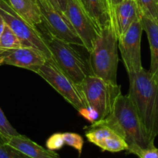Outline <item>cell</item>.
I'll return each instance as SVG.
<instances>
[{
  "mask_svg": "<svg viewBox=\"0 0 158 158\" xmlns=\"http://www.w3.org/2000/svg\"><path fill=\"white\" fill-rule=\"evenodd\" d=\"M103 126L110 128L125 140L127 154H133L140 149L154 147V141L150 138L142 125L135 107L128 95L120 94L116 99L110 113L103 120L91 123V127Z\"/></svg>",
  "mask_w": 158,
  "mask_h": 158,
  "instance_id": "cell-1",
  "label": "cell"
},
{
  "mask_svg": "<svg viewBox=\"0 0 158 158\" xmlns=\"http://www.w3.org/2000/svg\"><path fill=\"white\" fill-rule=\"evenodd\" d=\"M127 74V95L147 134L154 141L158 136V77L143 68Z\"/></svg>",
  "mask_w": 158,
  "mask_h": 158,
  "instance_id": "cell-2",
  "label": "cell"
},
{
  "mask_svg": "<svg viewBox=\"0 0 158 158\" xmlns=\"http://www.w3.org/2000/svg\"><path fill=\"white\" fill-rule=\"evenodd\" d=\"M118 63V38L110 20L100 29L94 49L89 52L88 63L92 75L117 85Z\"/></svg>",
  "mask_w": 158,
  "mask_h": 158,
  "instance_id": "cell-3",
  "label": "cell"
},
{
  "mask_svg": "<svg viewBox=\"0 0 158 158\" xmlns=\"http://www.w3.org/2000/svg\"><path fill=\"white\" fill-rule=\"evenodd\" d=\"M41 33L52 60L76 84L80 86L87 76L92 75L89 64L72 44L53 36L44 29Z\"/></svg>",
  "mask_w": 158,
  "mask_h": 158,
  "instance_id": "cell-4",
  "label": "cell"
},
{
  "mask_svg": "<svg viewBox=\"0 0 158 158\" xmlns=\"http://www.w3.org/2000/svg\"><path fill=\"white\" fill-rule=\"evenodd\" d=\"M79 86L88 106L98 113V121L107 117L116 99L122 94L119 85L111 84L94 75L87 76Z\"/></svg>",
  "mask_w": 158,
  "mask_h": 158,
  "instance_id": "cell-5",
  "label": "cell"
},
{
  "mask_svg": "<svg viewBox=\"0 0 158 158\" xmlns=\"http://www.w3.org/2000/svg\"><path fill=\"white\" fill-rule=\"evenodd\" d=\"M0 15L18 36L24 47L33 48L42 52L46 59H52L46 40L39 28L31 25L16 13L7 0H0Z\"/></svg>",
  "mask_w": 158,
  "mask_h": 158,
  "instance_id": "cell-6",
  "label": "cell"
},
{
  "mask_svg": "<svg viewBox=\"0 0 158 158\" xmlns=\"http://www.w3.org/2000/svg\"><path fill=\"white\" fill-rule=\"evenodd\" d=\"M77 111L88 106L80 86L76 84L54 62L47 59L35 71Z\"/></svg>",
  "mask_w": 158,
  "mask_h": 158,
  "instance_id": "cell-7",
  "label": "cell"
},
{
  "mask_svg": "<svg viewBox=\"0 0 158 158\" xmlns=\"http://www.w3.org/2000/svg\"><path fill=\"white\" fill-rule=\"evenodd\" d=\"M42 16L43 29L53 36L83 47V43L66 16L52 7L48 0H37Z\"/></svg>",
  "mask_w": 158,
  "mask_h": 158,
  "instance_id": "cell-8",
  "label": "cell"
},
{
  "mask_svg": "<svg viewBox=\"0 0 158 158\" xmlns=\"http://www.w3.org/2000/svg\"><path fill=\"white\" fill-rule=\"evenodd\" d=\"M143 31L140 16L118 39V48L121 52L122 60L127 73H136L143 68L140 50Z\"/></svg>",
  "mask_w": 158,
  "mask_h": 158,
  "instance_id": "cell-9",
  "label": "cell"
},
{
  "mask_svg": "<svg viewBox=\"0 0 158 158\" xmlns=\"http://www.w3.org/2000/svg\"><path fill=\"white\" fill-rule=\"evenodd\" d=\"M65 15L83 43V47L90 52L100 35V30L83 9L78 0H67Z\"/></svg>",
  "mask_w": 158,
  "mask_h": 158,
  "instance_id": "cell-10",
  "label": "cell"
},
{
  "mask_svg": "<svg viewBox=\"0 0 158 158\" xmlns=\"http://www.w3.org/2000/svg\"><path fill=\"white\" fill-rule=\"evenodd\" d=\"M47 59L37 49L32 47L0 51V66H16L35 72Z\"/></svg>",
  "mask_w": 158,
  "mask_h": 158,
  "instance_id": "cell-11",
  "label": "cell"
},
{
  "mask_svg": "<svg viewBox=\"0 0 158 158\" xmlns=\"http://www.w3.org/2000/svg\"><path fill=\"white\" fill-rule=\"evenodd\" d=\"M110 14L118 39L126 32L136 19L141 16L135 0H124L111 6Z\"/></svg>",
  "mask_w": 158,
  "mask_h": 158,
  "instance_id": "cell-12",
  "label": "cell"
},
{
  "mask_svg": "<svg viewBox=\"0 0 158 158\" xmlns=\"http://www.w3.org/2000/svg\"><path fill=\"white\" fill-rule=\"evenodd\" d=\"M0 135L5 143L30 158H61L54 151L44 148L22 134Z\"/></svg>",
  "mask_w": 158,
  "mask_h": 158,
  "instance_id": "cell-13",
  "label": "cell"
},
{
  "mask_svg": "<svg viewBox=\"0 0 158 158\" xmlns=\"http://www.w3.org/2000/svg\"><path fill=\"white\" fill-rule=\"evenodd\" d=\"M86 13L100 29L110 22L108 0H78Z\"/></svg>",
  "mask_w": 158,
  "mask_h": 158,
  "instance_id": "cell-14",
  "label": "cell"
},
{
  "mask_svg": "<svg viewBox=\"0 0 158 158\" xmlns=\"http://www.w3.org/2000/svg\"><path fill=\"white\" fill-rule=\"evenodd\" d=\"M16 13L34 26L42 24V16L37 0H7Z\"/></svg>",
  "mask_w": 158,
  "mask_h": 158,
  "instance_id": "cell-15",
  "label": "cell"
},
{
  "mask_svg": "<svg viewBox=\"0 0 158 158\" xmlns=\"http://www.w3.org/2000/svg\"><path fill=\"white\" fill-rule=\"evenodd\" d=\"M143 31L148 35L151 49V69L150 72L158 77V25L155 22L141 15Z\"/></svg>",
  "mask_w": 158,
  "mask_h": 158,
  "instance_id": "cell-16",
  "label": "cell"
},
{
  "mask_svg": "<svg viewBox=\"0 0 158 158\" xmlns=\"http://www.w3.org/2000/svg\"><path fill=\"white\" fill-rule=\"evenodd\" d=\"M96 146L99 147L103 151H109L112 153L127 151L128 148L125 140L116 133L102 140Z\"/></svg>",
  "mask_w": 158,
  "mask_h": 158,
  "instance_id": "cell-17",
  "label": "cell"
},
{
  "mask_svg": "<svg viewBox=\"0 0 158 158\" xmlns=\"http://www.w3.org/2000/svg\"><path fill=\"white\" fill-rule=\"evenodd\" d=\"M24 47L19 39L6 24L3 32L0 36V51Z\"/></svg>",
  "mask_w": 158,
  "mask_h": 158,
  "instance_id": "cell-18",
  "label": "cell"
},
{
  "mask_svg": "<svg viewBox=\"0 0 158 158\" xmlns=\"http://www.w3.org/2000/svg\"><path fill=\"white\" fill-rule=\"evenodd\" d=\"M141 15L155 22L158 25L157 0H135Z\"/></svg>",
  "mask_w": 158,
  "mask_h": 158,
  "instance_id": "cell-19",
  "label": "cell"
},
{
  "mask_svg": "<svg viewBox=\"0 0 158 158\" xmlns=\"http://www.w3.org/2000/svg\"><path fill=\"white\" fill-rule=\"evenodd\" d=\"M62 134H63L65 144L68 145L71 148H73L74 149L78 151L79 154H81L83 143H84V140H83V137L79 135V134H76V133L66 132L63 133Z\"/></svg>",
  "mask_w": 158,
  "mask_h": 158,
  "instance_id": "cell-20",
  "label": "cell"
},
{
  "mask_svg": "<svg viewBox=\"0 0 158 158\" xmlns=\"http://www.w3.org/2000/svg\"><path fill=\"white\" fill-rule=\"evenodd\" d=\"M0 158H30L6 143L0 135Z\"/></svg>",
  "mask_w": 158,
  "mask_h": 158,
  "instance_id": "cell-21",
  "label": "cell"
},
{
  "mask_svg": "<svg viewBox=\"0 0 158 158\" xmlns=\"http://www.w3.org/2000/svg\"><path fill=\"white\" fill-rule=\"evenodd\" d=\"M65 145L63 134L61 133H56L51 135L46 142V147L50 151H57L63 148Z\"/></svg>",
  "mask_w": 158,
  "mask_h": 158,
  "instance_id": "cell-22",
  "label": "cell"
},
{
  "mask_svg": "<svg viewBox=\"0 0 158 158\" xmlns=\"http://www.w3.org/2000/svg\"><path fill=\"white\" fill-rule=\"evenodd\" d=\"M0 134L2 135H18L19 134L15 128L10 124L9 120L5 116L4 113L0 107Z\"/></svg>",
  "mask_w": 158,
  "mask_h": 158,
  "instance_id": "cell-23",
  "label": "cell"
},
{
  "mask_svg": "<svg viewBox=\"0 0 158 158\" xmlns=\"http://www.w3.org/2000/svg\"><path fill=\"white\" fill-rule=\"evenodd\" d=\"M80 115L84 117L86 120L90 122L91 123H94L99 120V114L94 108L91 106H86V107L83 108L80 110L78 111Z\"/></svg>",
  "mask_w": 158,
  "mask_h": 158,
  "instance_id": "cell-24",
  "label": "cell"
},
{
  "mask_svg": "<svg viewBox=\"0 0 158 158\" xmlns=\"http://www.w3.org/2000/svg\"><path fill=\"white\" fill-rule=\"evenodd\" d=\"M138 158H158V148L155 146L148 149H140L134 153Z\"/></svg>",
  "mask_w": 158,
  "mask_h": 158,
  "instance_id": "cell-25",
  "label": "cell"
},
{
  "mask_svg": "<svg viewBox=\"0 0 158 158\" xmlns=\"http://www.w3.org/2000/svg\"><path fill=\"white\" fill-rule=\"evenodd\" d=\"M48 1L52 5L54 9H56L59 12L65 15L66 5H67V0H48Z\"/></svg>",
  "mask_w": 158,
  "mask_h": 158,
  "instance_id": "cell-26",
  "label": "cell"
},
{
  "mask_svg": "<svg viewBox=\"0 0 158 158\" xmlns=\"http://www.w3.org/2000/svg\"><path fill=\"white\" fill-rule=\"evenodd\" d=\"M5 26H6V23H5L4 19H2V17L0 15V36H1L2 33L3 32L5 29Z\"/></svg>",
  "mask_w": 158,
  "mask_h": 158,
  "instance_id": "cell-27",
  "label": "cell"
},
{
  "mask_svg": "<svg viewBox=\"0 0 158 158\" xmlns=\"http://www.w3.org/2000/svg\"><path fill=\"white\" fill-rule=\"evenodd\" d=\"M124 0H108V2H109V6H110V9L111 6H115V5L118 4V3L122 2Z\"/></svg>",
  "mask_w": 158,
  "mask_h": 158,
  "instance_id": "cell-28",
  "label": "cell"
},
{
  "mask_svg": "<svg viewBox=\"0 0 158 158\" xmlns=\"http://www.w3.org/2000/svg\"><path fill=\"white\" fill-rule=\"evenodd\" d=\"M157 2H158V0H157Z\"/></svg>",
  "mask_w": 158,
  "mask_h": 158,
  "instance_id": "cell-29",
  "label": "cell"
}]
</instances>
